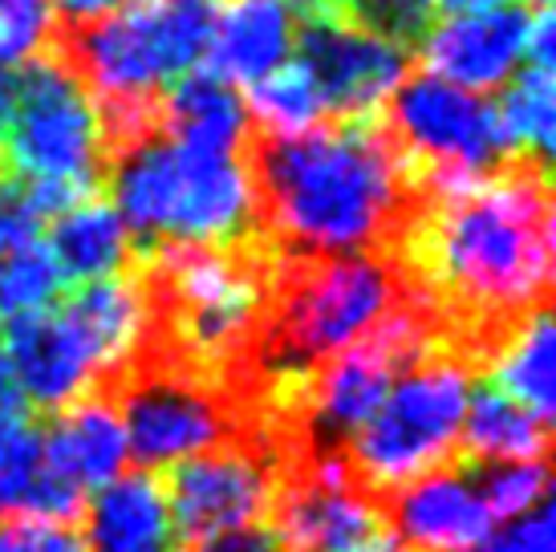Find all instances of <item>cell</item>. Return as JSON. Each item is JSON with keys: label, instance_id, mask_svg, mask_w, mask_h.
Wrapping results in <instances>:
<instances>
[{"label": "cell", "instance_id": "1", "mask_svg": "<svg viewBox=\"0 0 556 552\" xmlns=\"http://www.w3.org/2000/svg\"><path fill=\"white\" fill-rule=\"evenodd\" d=\"M406 289L443 341L483 374L516 325L553 292V179L544 159L508 154L500 167L431 179L390 244Z\"/></svg>", "mask_w": 556, "mask_h": 552}, {"label": "cell", "instance_id": "2", "mask_svg": "<svg viewBox=\"0 0 556 552\" xmlns=\"http://www.w3.org/2000/svg\"><path fill=\"white\" fill-rule=\"evenodd\" d=\"M244 167L256 231L289 261L390 252L427 179L390 138L382 110L293 138L248 130Z\"/></svg>", "mask_w": 556, "mask_h": 552}, {"label": "cell", "instance_id": "3", "mask_svg": "<svg viewBox=\"0 0 556 552\" xmlns=\"http://www.w3.org/2000/svg\"><path fill=\"white\" fill-rule=\"evenodd\" d=\"M216 0H130L86 21H62L49 53L81 81L93 110L163 102L167 86L200 70Z\"/></svg>", "mask_w": 556, "mask_h": 552}, {"label": "cell", "instance_id": "4", "mask_svg": "<svg viewBox=\"0 0 556 552\" xmlns=\"http://www.w3.org/2000/svg\"><path fill=\"white\" fill-rule=\"evenodd\" d=\"M402 297L406 280L390 252L313 261L280 256L256 374L305 378L333 353L366 338Z\"/></svg>", "mask_w": 556, "mask_h": 552}, {"label": "cell", "instance_id": "5", "mask_svg": "<svg viewBox=\"0 0 556 552\" xmlns=\"http://www.w3.org/2000/svg\"><path fill=\"white\" fill-rule=\"evenodd\" d=\"M476 378V369L451 350H431L394 378L378 411L341 447L345 472L374 504L387 507L415 479L459 460V430Z\"/></svg>", "mask_w": 556, "mask_h": 552}, {"label": "cell", "instance_id": "6", "mask_svg": "<svg viewBox=\"0 0 556 552\" xmlns=\"http://www.w3.org/2000/svg\"><path fill=\"white\" fill-rule=\"evenodd\" d=\"M106 394L118 402L126 447L147 472L224 443H268L256 427V406L244 390L191 369L139 362Z\"/></svg>", "mask_w": 556, "mask_h": 552}, {"label": "cell", "instance_id": "7", "mask_svg": "<svg viewBox=\"0 0 556 552\" xmlns=\"http://www.w3.org/2000/svg\"><path fill=\"white\" fill-rule=\"evenodd\" d=\"M4 175L53 184L74 196L102 191L110 154L90 93L53 53H37L16 74L13 123L0 138Z\"/></svg>", "mask_w": 556, "mask_h": 552}, {"label": "cell", "instance_id": "8", "mask_svg": "<svg viewBox=\"0 0 556 552\" xmlns=\"http://www.w3.org/2000/svg\"><path fill=\"white\" fill-rule=\"evenodd\" d=\"M382 123L427 184L492 171L511 154L492 102L434 74L406 77L387 98Z\"/></svg>", "mask_w": 556, "mask_h": 552}, {"label": "cell", "instance_id": "9", "mask_svg": "<svg viewBox=\"0 0 556 552\" xmlns=\"http://www.w3.org/2000/svg\"><path fill=\"white\" fill-rule=\"evenodd\" d=\"M280 463L285 455L268 443H224L170 463L163 491L184 552L224 532L264 524Z\"/></svg>", "mask_w": 556, "mask_h": 552}, {"label": "cell", "instance_id": "10", "mask_svg": "<svg viewBox=\"0 0 556 552\" xmlns=\"http://www.w3.org/2000/svg\"><path fill=\"white\" fill-rule=\"evenodd\" d=\"M296 49H301L296 62L305 65L333 118L378 114L415 65L410 49L362 29L341 13H301Z\"/></svg>", "mask_w": 556, "mask_h": 552}, {"label": "cell", "instance_id": "11", "mask_svg": "<svg viewBox=\"0 0 556 552\" xmlns=\"http://www.w3.org/2000/svg\"><path fill=\"white\" fill-rule=\"evenodd\" d=\"M58 313L74 329L81 353L90 357L98 390H114L135 369L147 346V297L135 261L102 280H86L58 297Z\"/></svg>", "mask_w": 556, "mask_h": 552}, {"label": "cell", "instance_id": "12", "mask_svg": "<svg viewBox=\"0 0 556 552\" xmlns=\"http://www.w3.org/2000/svg\"><path fill=\"white\" fill-rule=\"evenodd\" d=\"M387 524L415 552H471L495 528L488 500L464 460L402 488L387 504Z\"/></svg>", "mask_w": 556, "mask_h": 552}, {"label": "cell", "instance_id": "13", "mask_svg": "<svg viewBox=\"0 0 556 552\" xmlns=\"http://www.w3.org/2000/svg\"><path fill=\"white\" fill-rule=\"evenodd\" d=\"M528 16V9L495 4L483 13H459L455 21L431 25L418 46L427 74L471 93L504 86V77L525 58Z\"/></svg>", "mask_w": 556, "mask_h": 552}, {"label": "cell", "instance_id": "14", "mask_svg": "<svg viewBox=\"0 0 556 552\" xmlns=\"http://www.w3.org/2000/svg\"><path fill=\"white\" fill-rule=\"evenodd\" d=\"M0 350L9 357L21 399L37 402L41 411H62L98 390L90 357L58 309L13 313L0 329Z\"/></svg>", "mask_w": 556, "mask_h": 552}, {"label": "cell", "instance_id": "15", "mask_svg": "<svg viewBox=\"0 0 556 552\" xmlns=\"http://www.w3.org/2000/svg\"><path fill=\"white\" fill-rule=\"evenodd\" d=\"M126 455L130 447H126L123 414L106 390H93L86 399L62 406L53 427L41 430V467L78 491L106 488L123 472Z\"/></svg>", "mask_w": 556, "mask_h": 552}, {"label": "cell", "instance_id": "16", "mask_svg": "<svg viewBox=\"0 0 556 552\" xmlns=\"http://www.w3.org/2000/svg\"><path fill=\"white\" fill-rule=\"evenodd\" d=\"M296 0H216V25L203 70L224 81H261L296 46Z\"/></svg>", "mask_w": 556, "mask_h": 552}, {"label": "cell", "instance_id": "17", "mask_svg": "<svg viewBox=\"0 0 556 552\" xmlns=\"http://www.w3.org/2000/svg\"><path fill=\"white\" fill-rule=\"evenodd\" d=\"M86 552H184L167 491L155 472L110 479L81 512Z\"/></svg>", "mask_w": 556, "mask_h": 552}, {"label": "cell", "instance_id": "18", "mask_svg": "<svg viewBox=\"0 0 556 552\" xmlns=\"http://www.w3.org/2000/svg\"><path fill=\"white\" fill-rule=\"evenodd\" d=\"M248 110L232 81L212 70H191L163 93V135L207 154H240L248 142Z\"/></svg>", "mask_w": 556, "mask_h": 552}, {"label": "cell", "instance_id": "19", "mask_svg": "<svg viewBox=\"0 0 556 552\" xmlns=\"http://www.w3.org/2000/svg\"><path fill=\"white\" fill-rule=\"evenodd\" d=\"M49 256L58 264L62 280L86 285V280H102V276L130 268L135 244H130V231H126L118 208L102 191H93V196L70 203L62 215H53Z\"/></svg>", "mask_w": 556, "mask_h": 552}, {"label": "cell", "instance_id": "20", "mask_svg": "<svg viewBox=\"0 0 556 552\" xmlns=\"http://www.w3.org/2000/svg\"><path fill=\"white\" fill-rule=\"evenodd\" d=\"M548 455V423L525 411L516 399L492 382L467 394L459 460L464 463H544Z\"/></svg>", "mask_w": 556, "mask_h": 552}, {"label": "cell", "instance_id": "21", "mask_svg": "<svg viewBox=\"0 0 556 552\" xmlns=\"http://www.w3.org/2000/svg\"><path fill=\"white\" fill-rule=\"evenodd\" d=\"M553 317L548 309L532 313L511 329L508 338L500 341V350L492 353V362L483 366V382H492L495 390H504L508 399H516L525 411L536 418L553 423V402H556V374H553Z\"/></svg>", "mask_w": 556, "mask_h": 552}, {"label": "cell", "instance_id": "22", "mask_svg": "<svg viewBox=\"0 0 556 552\" xmlns=\"http://www.w3.org/2000/svg\"><path fill=\"white\" fill-rule=\"evenodd\" d=\"M244 110L252 114V130L268 138H293L305 135L321 123L325 102L313 77L305 74L301 62H285L277 65L273 74H264L261 81H252V93H248Z\"/></svg>", "mask_w": 556, "mask_h": 552}, {"label": "cell", "instance_id": "23", "mask_svg": "<svg viewBox=\"0 0 556 552\" xmlns=\"http://www.w3.org/2000/svg\"><path fill=\"white\" fill-rule=\"evenodd\" d=\"M495 114H500V130H504V142H508L511 154H528V159H544L548 163L556 126L553 70L528 65L525 74L504 90Z\"/></svg>", "mask_w": 556, "mask_h": 552}, {"label": "cell", "instance_id": "24", "mask_svg": "<svg viewBox=\"0 0 556 552\" xmlns=\"http://www.w3.org/2000/svg\"><path fill=\"white\" fill-rule=\"evenodd\" d=\"M62 273L49 256V244L37 240L29 248H16L0 256V313H29V309H49L62 297Z\"/></svg>", "mask_w": 556, "mask_h": 552}, {"label": "cell", "instance_id": "25", "mask_svg": "<svg viewBox=\"0 0 556 552\" xmlns=\"http://www.w3.org/2000/svg\"><path fill=\"white\" fill-rule=\"evenodd\" d=\"M476 476L492 520H516L548 495V463H467Z\"/></svg>", "mask_w": 556, "mask_h": 552}, {"label": "cell", "instance_id": "26", "mask_svg": "<svg viewBox=\"0 0 556 552\" xmlns=\"http://www.w3.org/2000/svg\"><path fill=\"white\" fill-rule=\"evenodd\" d=\"M41 467V423L29 411L0 414V516H13Z\"/></svg>", "mask_w": 556, "mask_h": 552}, {"label": "cell", "instance_id": "27", "mask_svg": "<svg viewBox=\"0 0 556 552\" xmlns=\"http://www.w3.org/2000/svg\"><path fill=\"white\" fill-rule=\"evenodd\" d=\"M58 29L53 0H0V70L46 53Z\"/></svg>", "mask_w": 556, "mask_h": 552}, {"label": "cell", "instance_id": "28", "mask_svg": "<svg viewBox=\"0 0 556 552\" xmlns=\"http://www.w3.org/2000/svg\"><path fill=\"white\" fill-rule=\"evenodd\" d=\"M338 13L357 21L362 29L394 41V46L410 49V53H418L434 21L431 0H345Z\"/></svg>", "mask_w": 556, "mask_h": 552}, {"label": "cell", "instance_id": "29", "mask_svg": "<svg viewBox=\"0 0 556 552\" xmlns=\"http://www.w3.org/2000/svg\"><path fill=\"white\" fill-rule=\"evenodd\" d=\"M0 552H86L81 524L37 520V516H4L0 524Z\"/></svg>", "mask_w": 556, "mask_h": 552}, {"label": "cell", "instance_id": "30", "mask_svg": "<svg viewBox=\"0 0 556 552\" xmlns=\"http://www.w3.org/2000/svg\"><path fill=\"white\" fill-rule=\"evenodd\" d=\"M483 552H556L553 512H548V504L532 507L528 516H520V520L511 524V528H504Z\"/></svg>", "mask_w": 556, "mask_h": 552}, {"label": "cell", "instance_id": "31", "mask_svg": "<svg viewBox=\"0 0 556 552\" xmlns=\"http://www.w3.org/2000/svg\"><path fill=\"white\" fill-rule=\"evenodd\" d=\"M130 0H53V9H62L65 21H86V16H102L123 9Z\"/></svg>", "mask_w": 556, "mask_h": 552}, {"label": "cell", "instance_id": "32", "mask_svg": "<svg viewBox=\"0 0 556 552\" xmlns=\"http://www.w3.org/2000/svg\"><path fill=\"white\" fill-rule=\"evenodd\" d=\"M13 411H25V399H21V390H16L9 357H4V350H0V414H13Z\"/></svg>", "mask_w": 556, "mask_h": 552}, {"label": "cell", "instance_id": "33", "mask_svg": "<svg viewBox=\"0 0 556 552\" xmlns=\"http://www.w3.org/2000/svg\"><path fill=\"white\" fill-rule=\"evenodd\" d=\"M338 552H415V549L402 544L394 532H382V537H370V540H362V544H350V549H338Z\"/></svg>", "mask_w": 556, "mask_h": 552}, {"label": "cell", "instance_id": "34", "mask_svg": "<svg viewBox=\"0 0 556 552\" xmlns=\"http://www.w3.org/2000/svg\"><path fill=\"white\" fill-rule=\"evenodd\" d=\"M495 4H504V0H431L434 13H483V9H495Z\"/></svg>", "mask_w": 556, "mask_h": 552}, {"label": "cell", "instance_id": "35", "mask_svg": "<svg viewBox=\"0 0 556 552\" xmlns=\"http://www.w3.org/2000/svg\"><path fill=\"white\" fill-rule=\"evenodd\" d=\"M345 0H296V13H338Z\"/></svg>", "mask_w": 556, "mask_h": 552}, {"label": "cell", "instance_id": "36", "mask_svg": "<svg viewBox=\"0 0 556 552\" xmlns=\"http://www.w3.org/2000/svg\"><path fill=\"white\" fill-rule=\"evenodd\" d=\"M0 179H4V154H0Z\"/></svg>", "mask_w": 556, "mask_h": 552}, {"label": "cell", "instance_id": "37", "mask_svg": "<svg viewBox=\"0 0 556 552\" xmlns=\"http://www.w3.org/2000/svg\"><path fill=\"white\" fill-rule=\"evenodd\" d=\"M532 4H548V0H532Z\"/></svg>", "mask_w": 556, "mask_h": 552}]
</instances>
